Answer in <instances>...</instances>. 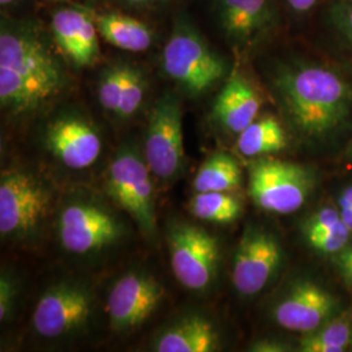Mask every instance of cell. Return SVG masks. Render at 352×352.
<instances>
[{
  "label": "cell",
  "mask_w": 352,
  "mask_h": 352,
  "mask_svg": "<svg viewBox=\"0 0 352 352\" xmlns=\"http://www.w3.org/2000/svg\"><path fill=\"white\" fill-rule=\"evenodd\" d=\"M351 230L340 221L338 225L330 227L325 231L307 235L309 245L321 253H340L343 251L350 239Z\"/></svg>",
  "instance_id": "28"
},
{
  "label": "cell",
  "mask_w": 352,
  "mask_h": 352,
  "mask_svg": "<svg viewBox=\"0 0 352 352\" xmlns=\"http://www.w3.org/2000/svg\"><path fill=\"white\" fill-rule=\"evenodd\" d=\"M189 0H94L93 4L126 11L153 23L173 17L174 13L186 8Z\"/></svg>",
  "instance_id": "25"
},
{
  "label": "cell",
  "mask_w": 352,
  "mask_h": 352,
  "mask_svg": "<svg viewBox=\"0 0 352 352\" xmlns=\"http://www.w3.org/2000/svg\"><path fill=\"white\" fill-rule=\"evenodd\" d=\"M315 184L311 170L279 160H258L250 167V195L265 212L291 214L307 201Z\"/></svg>",
  "instance_id": "6"
},
{
  "label": "cell",
  "mask_w": 352,
  "mask_h": 352,
  "mask_svg": "<svg viewBox=\"0 0 352 352\" xmlns=\"http://www.w3.org/2000/svg\"><path fill=\"white\" fill-rule=\"evenodd\" d=\"M340 208H352V186H349L342 190L338 199Z\"/></svg>",
  "instance_id": "35"
},
{
  "label": "cell",
  "mask_w": 352,
  "mask_h": 352,
  "mask_svg": "<svg viewBox=\"0 0 352 352\" xmlns=\"http://www.w3.org/2000/svg\"><path fill=\"white\" fill-rule=\"evenodd\" d=\"M219 349V334L213 322L202 316L177 320L155 338L158 352H213Z\"/></svg>",
  "instance_id": "19"
},
{
  "label": "cell",
  "mask_w": 352,
  "mask_h": 352,
  "mask_svg": "<svg viewBox=\"0 0 352 352\" xmlns=\"http://www.w3.org/2000/svg\"><path fill=\"white\" fill-rule=\"evenodd\" d=\"M261 109V97L251 81L232 71L214 100L212 116L227 132L239 135L253 123Z\"/></svg>",
  "instance_id": "18"
},
{
  "label": "cell",
  "mask_w": 352,
  "mask_h": 352,
  "mask_svg": "<svg viewBox=\"0 0 352 352\" xmlns=\"http://www.w3.org/2000/svg\"><path fill=\"white\" fill-rule=\"evenodd\" d=\"M241 168L227 153H215L209 157L197 173L193 182L196 192H230L239 188Z\"/></svg>",
  "instance_id": "21"
},
{
  "label": "cell",
  "mask_w": 352,
  "mask_h": 352,
  "mask_svg": "<svg viewBox=\"0 0 352 352\" xmlns=\"http://www.w3.org/2000/svg\"><path fill=\"white\" fill-rule=\"evenodd\" d=\"M16 296L14 283L8 274L0 277V321L4 322L10 318Z\"/></svg>",
  "instance_id": "31"
},
{
  "label": "cell",
  "mask_w": 352,
  "mask_h": 352,
  "mask_svg": "<svg viewBox=\"0 0 352 352\" xmlns=\"http://www.w3.org/2000/svg\"><path fill=\"white\" fill-rule=\"evenodd\" d=\"M151 168L131 148L119 151L107 168L106 190L149 238L157 234L154 187Z\"/></svg>",
  "instance_id": "5"
},
{
  "label": "cell",
  "mask_w": 352,
  "mask_h": 352,
  "mask_svg": "<svg viewBox=\"0 0 352 352\" xmlns=\"http://www.w3.org/2000/svg\"><path fill=\"white\" fill-rule=\"evenodd\" d=\"M208 8L217 33L239 54L258 50L283 26L279 0H208Z\"/></svg>",
  "instance_id": "4"
},
{
  "label": "cell",
  "mask_w": 352,
  "mask_h": 352,
  "mask_svg": "<svg viewBox=\"0 0 352 352\" xmlns=\"http://www.w3.org/2000/svg\"><path fill=\"white\" fill-rule=\"evenodd\" d=\"M189 210L205 222L226 225L239 218L241 204L228 192H197L189 202Z\"/></svg>",
  "instance_id": "22"
},
{
  "label": "cell",
  "mask_w": 352,
  "mask_h": 352,
  "mask_svg": "<svg viewBox=\"0 0 352 352\" xmlns=\"http://www.w3.org/2000/svg\"><path fill=\"white\" fill-rule=\"evenodd\" d=\"M351 347H352V337H351Z\"/></svg>",
  "instance_id": "38"
},
{
  "label": "cell",
  "mask_w": 352,
  "mask_h": 352,
  "mask_svg": "<svg viewBox=\"0 0 352 352\" xmlns=\"http://www.w3.org/2000/svg\"><path fill=\"white\" fill-rule=\"evenodd\" d=\"M47 28L67 63L88 68L101 56L100 32L91 8L82 3L54 4Z\"/></svg>",
  "instance_id": "10"
},
{
  "label": "cell",
  "mask_w": 352,
  "mask_h": 352,
  "mask_svg": "<svg viewBox=\"0 0 352 352\" xmlns=\"http://www.w3.org/2000/svg\"><path fill=\"white\" fill-rule=\"evenodd\" d=\"M50 192L34 176L3 173L0 180V232L24 239L34 234L50 206Z\"/></svg>",
  "instance_id": "9"
},
{
  "label": "cell",
  "mask_w": 352,
  "mask_h": 352,
  "mask_svg": "<svg viewBox=\"0 0 352 352\" xmlns=\"http://www.w3.org/2000/svg\"><path fill=\"white\" fill-rule=\"evenodd\" d=\"M337 307L336 298L324 287L299 280L274 305L273 318L286 330L307 334L327 324Z\"/></svg>",
  "instance_id": "16"
},
{
  "label": "cell",
  "mask_w": 352,
  "mask_h": 352,
  "mask_svg": "<svg viewBox=\"0 0 352 352\" xmlns=\"http://www.w3.org/2000/svg\"><path fill=\"white\" fill-rule=\"evenodd\" d=\"M337 265L340 267V274L352 287V247L344 248L338 253Z\"/></svg>",
  "instance_id": "33"
},
{
  "label": "cell",
  "mask_w": 352,
  "mask_h": 352,
  "mask_svg": "<svg viewBox=\"0 0 352 352\" xmlns=\"http://www.w3.org/2000/svg\"><path fill=\"white\" fill-rule=\"evenodd\" d=\"M280 263L279 241L267 231L248 227L234 256L232 285L244 296L257 295L276 276Z\"/></svg>",
  "instance_id": "12"
},
{
  "label": "cell",
  "mask_w": 352,
  "mask_h": 352,
  "mask_svg": "<svg viewBox=\"0 0 352 352\" xmlns=\"http://www.w3.org/2000/svg\"><path fill=\"white\" fill-rule=\"evenodd\" d=\"M126 60L107 64L100 74L97 82V98L106 113L118 116L126 85Z\"/></svg>",
  "instance_id": "24"
},
{
  "label": "cell",
  "mask_w": 352,
  "mask_h": 352,
  "mask_svg": "<svg viewBox=\"0 0 352 352\" xmlns=\"http://www.w3.org/2000/svg\"><path fill=\"white\" fill-rule=\"evenodd\" d=\"M89 6L100 36L110 46L126 52L140 54L151 50L157 45L160 30L155 23L110 7Z\"/></svg>",
  "instance_id": "17"
},
{
  "label": "cell",
  "mask_w": 352,
  "mask_h": 352,
  "mask_svg": "<svg viewBox=\"0 0 352 352\" xmlns=\"http://www.w3.org/2000/svg\"><path fill=\"white\" fill-rule=\"evenodd\" d=\"M351 327L344 320H336L307 333L299 343L302 352H342L351 344Z\"/></svg>",
  "instance_id": "23"
},
{
  "label": "cell",
  "mask_w": 352,
  "mask_h": 352,
  "mask_svg": "<svg viewBox=\"0 0 352 352\" xmlns=\"http://www.w3.org/2000/svg\"><path fill=\"white\" fill-rule=\"evenodd\" d=\"M283 12L296 20L305 19L315 12L327 0H279Z\"/></svg>",
  "instance_id": "30"
},
{
  "label": "cell",
  "mask_w": 352,
  "mask_h": 352,
  "mask_svg": "<svg viewBox=\"0 0 352 352\" xmlns=\"http://www.w3.org/2000/svg\"><path fill=\"white\" fill-rule=\"evenodd\" d=\"M144 160L151 174L164 182L174 180L183 171V110L180 98L173 91L164 93L153 104Z\"/></svg>",
  "instance_id": "7"
},
{
  "label": "cell",
  "mask_w": 352,
  "mask_h": 352,
  "mask_svg": "<svg viewBox=\"0 0 352 352\" xmlns=\"http://www.w3.org/2000/svg\"><path fill=\"white\" fill-rule=\"evenodd\" d=\"M338 209H340L342 221L351 230L352 232V208H338Z\"/></svg>",
  "instance_id": "36"
},
{
  "label": "cell",
  "mask_w": 352,
  "mask_h": 352,
  "mask_svg": "<svg viewBox=\"0 0 352 352\" xmlns=\"http://www.w3.org/2000/svg\"><path fill=\"white\" fill-rule=\"evenodd\" d=\"M266 81L291 129L302 139H333L352 122V80L337 68L289 54L273 59Z\"/></svg>",
  "instance_id": "2"
},
{
  "label": "cell",
  "mask_w": 352,
  "mask_h": 352,
  "mask_svg": "<svg viewBox=\"0 0 352 352\" xmlns=\"http://www.w3.org/2000/svg\"><path fill=\"white\" fill-rule=\"evenodd\" d=\"M170 263L179 283L190 291L213 285L219 264L218 241L201 227L174 223L167 231Z\"/></svg>",
  "instance_id": "8"
},
{
  "label": "cell",
  "mask_w": 352,
  "mask_h": 352,
  "mask_svg": "<svg viewBox=\"0 0 352 352\" xmlns=\"http://www.w3.org/2000/svg\"><path fill=\"white\" fill-rule=\"evenodd\" d=\"M327 24L352 54V0H327Z\"/></svg>",
  "instance_id": "27"
},
{
  "label": "cell",
  "mask_w": 352,
  "mask_h": 352,
  "mask_svg": "<svg viewBox=\"0 0 352 352\" xmlns=\"http://www.w3.org/2000/svg\"><path fill=\"white\" fill-rule=\"evenodd\" d=\"M340 221H342V218H340V209H337L334 206H325V208L317 210L309 218L307 227H305V236L325 231L330 227L338 225Z\"/></svg>",
  "instance_id": "29"
},
{
  "label": "cell",
  "mask_w": 352,
  "mask_h": 352,
  "mask_svg": "<svg viewBox=\"0 0 352 352\" xmlns=\"http://www.w3.org/2000/svg\"><path fill=\"white\" fill-rule=\"evenodd\" d=\"M43 3H47V4H60V3H72L74 0H41Z\"/></svg>",
  "instance_id": "37"
},
{
  "label": "cell",
  "mask_w": 352,
  "mask_h": 352,
  "mask_svg": "<svg viewBox=\"0 0 352 352\" xmlns=\"http://www.w3.org/2000/svg\"><path fill=\"white\" fill-rule=\"evenodd\" d=\"M287 145L286 132L274 116L257 118L238 135V151L245 157H261L283 151Z\"/></svg>",
  "instance_id": "20"
},
{
  "label": "cell",
  "mask_w": 352,
  "mask_h": 352,
  "mask_svg": "<svg viewBox=\"0 0 352 352\" xmlns=\"http://www.w3.org/2000/svg\"><path fill=\"white\" fill-rule=\"evenodd\" d=\"M161 67L164 76L190 98L209 93L231 74L226 58L214 49L187 8L171 17Z\"/></svg>",
  "instance_id": "3"
},
{
  "label": "cell",
  "mask_w": 352,
  "mask_h": 352,
  "mask_svg": "<svg viewBox=\"0 0 352 352\" xmlns=\"http://www.w3.org/2000/svg\"><path fill=\"white\" fill-rule=\"evenodd\" d=\"M146 89L148 81L144 71L136 64L128 62L124 93L116 118L120 120H126L139 113L146 97Z\"/></svg>",
  "instance_id": "26"
},
{
  "label": "cell",
  "mask_w": 352,
  "mask_h": 352,
  "mask_svg": "<svg viewBox=\"0 0 352 352\" xmlns=\"http://www.w3.org/2000/svg\"><path fill=\"white\" fill-rule=\"evenodd\" d=\"M58 232L65 251L88 254L113 244L122 236L123 228L104 208L89 202H76L64 208Z\"/></svg>",
  "instance_id": "11"
},
{
  "label": "cell",
  "mask_w": 352,
  "mask_h": 352,
  "mask_svg": "<svg viewBox=\"0 0 352 352\" xmlns=\"http://www.w3.org/2000/svg\"><path fill=\"white\" fill-rule=\"evenodd\" d=\"M93 300L88 289L60 283L47 289L38 300L33 327L43 338H60L84 327L90 318Z\"/></svg>",
  "instance_id": "13"
},
{
  "label": "cell",
  "mask_w": 352,
  "mask_h": 352,
  "mask_svg": "<svg viewBox=\"0 0 352 352\" xmlns=\"http://www.w3.org/2000/svg\"><path fill=\"white\" fill-rule=\"evenodd\" d=\"M34 1L36 0H0V14L11 17L33 16L34 13L29 10Z\"/></svg>",
  "instance_id": "32"
},
{
  "label": "cell",
  "mask_w": 352,
  "mask_h": 352,
  "mask_svg": "<svg viewBox=\"0 0 352 352\" xmlns=\"http://www.w3.org/2000/svg\"><path fill=\"white\" fill-rule=\"evenodd\" d=\"M252 351L257 352H282L286 351L287 347L279 342L273 340H261L252 346Z\"/></svg>",
  "instance_id": "34"
},
{
  "label": "cell",
  "mask_w": 352,
  "mask_h": 352,
  "mask_svg": "<svg viewBox=\"0 0 352 352\" xmlns=\"http://www.w3.org/2000/svg\"><path fill=\"white\" fill-rule=\"evenodd\" d=\"M164 286L145 272H131L119 278L109 292L106 311L116 330L142 325L164 299Z\"/></svg>",
  "instance_id": "14"
},
{
  "label": "cell",
  "mask_w": 352,
  "mask_h": 352,
  "mask_svg": "<svg viewBox=\"0 0 352 352\" xmlns=\"http://www.w3.org/2000/svg\"><path fill=\"white\" fill-rule=\"evenodd\" d=\"M47 149L62 164L72 170H82L94 164L102 151L101 136L84 116L64 113L46 126Z\"/></svg>",
  "instance_id": "15"
},
{
  "label": "cell",
  "mask_w": 352,
  "mask_h": 352,
  "mask_svg": "<svg viewBox=\"0 0 352 352\" xmlns=\"http://www.w3.org/2000/svg\"><path fill=\"white\" fill-rule=\"evenodd\" d=\"M65 58L36 14H0V106L13 118L42 111L69 84Z\"/></svg>",
  "instance_id": "1"
}]
</instances>
